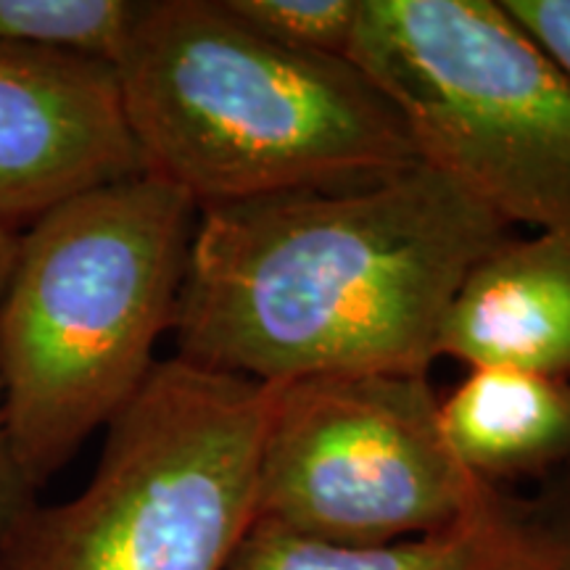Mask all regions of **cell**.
I'll list each match as a JSON object with an SVG mask.
<instances>
[{
  "instance_id": "1",
  "label": "cell",
  "mask_w": 570,
  "mask_h": 570,
  "mask_svg": "<svg viewBox=\"0 0 570 570\" xmlns=\"http://www.w3.org/2000/svg\"><path fill=\"white\" fill-rule=\"evenodd\" d=\"M508 238L504 219L428 161L206 206L177 296L175 356L267 386L428 375L462 281Z\"/></svg>"
},
{
  "instance_id": "2",
  "label": "cell",
  "mask_w": 570,
  "mask_h": 570,
  "mask_svg": "<svg viewBox=\"0 0 570 570\" xmlns=\"http://www.w3.org/2000/svg\"><path fill=\"white\" fill-rule=\"evenodd\" d=\"M114 69L142 173L196 209L344 188L423 161L356 63L277 46L225 0H142Z\"/></svg>"
},
{
  "instance_id": "3",
  "label": "cell",
  "mask_w": 570,
  "mask_h": 570,
  "mask_svg": "<svg viewBox=\"0 0 570 570\" xmlns=\"http://www.w3.org/2000/svg\"><path fill=\"white\" fill-rule=\"evenodd\" d=\"M196 217L188 196L142 173L19 233L0 294V383L13 452L38 491L151 375Z\"/></svg>"
},
{
  "instance_id": "4",
  "label": "cell",
  "mask_w": 570,
  "mask_h": 570,
  "mask_svg": "<svg viewBox=\"0 0 570 570\" xmlns=\"http://www.w3.org/2000/svg\"><path fill=\"white\" fill-rule=\"evenodd\" d=\"M275 386L156 362L106 425L96 473L35 504L0 541V570H227L254 525Z\"/></svg>"
},
{
  "instance_id": "5",
  "label": "cell",
  "mask_w": 570,
  "mask_h": 570,
  "mask_svg": "<svg viewBox=\"0 0 570 570\" xmlns=\"http://www.w3.org/2000/svg\"><path fill=\"white\" fill-rule=\"evenodd\" d=\"M348 61L420 159L510 227L570 246V75L502 0H362Z\"/></svg>"
},
{
  "instance_id": "6",
  "label": "cell",
  "mask_w": 570,
  "mask_h": 570,
  "mask_svg": "<svg viewBox=\"0 0 570 570\" xmlns=\"http://www.w3.org/2000/svg\"><path fill=\"white\" fill-rule=\"evenodd\" d=\"M497 494L449 449L428 375L277 383L254 525L331 544L444 531Z\"/></svg>"
},
{
  "instance_id": "7",
  "label": "cell",
  "mask_w": 570,
  "mask_h": 570,
  "mask_svg": "<svg viewBox=\"0 0 570 570\" xmlns=\"http://www.w3.org/2000/svg\"><path fill=\"white\" fill-rule=\"evenodd\" d=\"M135 175L142 161L111 63L0 42V225L21 233Z\"/></svg>"
},
{
  "instance_id": "8",
  "label": "cell",
  "mask_w": 570,
  "mask_h": 570,
  "mask_svg": "<svg viewBox=\"0 0 570 570\" xmlns=\"http://www.w3.org/2000/svg\"><path fill=\"white\" fill-rule=\"evenodd\" d=\"M439 354L570 381V246L533 233L483 256L449 304Z\"/></svg>"
},
{
  "instance_id": "9",
  "label": "cell",
  "mask_w": 570,
  "mask_h": 570,
  "mask_svg": "<svg viewBox=\"0 0 570 570\" xmlns=\"http://www.w3.org/2000/svg\"><path fill=\"white\" fill-rule=\"evenodd\" d=\"M547 525L497 494L444 531L331 544L252 525L227 570H544Z\"/></svg>"
},
{
  "instance_id": "10",
  "label": "cell",
  "mask_w": 570,
  "mask_h": 570,
  "mask_svg": "<svg viewBox=\"0 0 570 570\" xmlns=\"http://www.w3.org/2000/svg\"><path fill=\"white\" fill-rule=\"evenodd\" d=\"M439 423L452 454L475 479H523L570 460V381L523 370H470Z\"/></svg>"
},
{
  "instance_id": "11",
  "label": "cell",
  "mask_w": 570,
  "mask_h": 570,
  "mask_svg": "<svg viewBox=\"0 0 570 570\" xmlns=\"http://www.w3.org/2000/svg\"><path fill=\"white\" fill-rule=\"evenodd\" d=\"M135 0H0V42L117 63Z\"/></svg>"
},
{
  "instance_id": "12",
  "label": "cell",
  "mask_w": 570,
  "mask_h": 570,
  "mask_svg": "<svg viewBox=\"0 0 570 570\" xmlns=\"http://www.w3.org/2000/svg\"><path fill=\"white\" fill-rule=\"evenodd\" d=\"M240 21L277 46L348 59L362 0H225Z\"/></svg>"
},
{
  "instance_id": "13",
  "label": "cell",
  "mask_w": 570,
  "mask_h": 570,
  "mask_svg": "<svg viewBox=\"0 0 570 570\" xmlns=\"http://www.w3.org/2000/svg\"><path fill=\"white\" fill-rule=\"evenodd\" d=\"M38 502V489L27 479L17 460V452H13L9 417H6L3 383H0V541L9 537L13 525Z\"/></svg>"
},
{
  "instance_id": "14",
  "label": "cell",
  "mask_w": 570,
  "mask_h": 570,
  "mask_svg": "<svg viewBox=\"0 0 570 570\" xmlns=\"http://www.w3.org/2000/svg\"><path fill=\"white\" fill-rule=\"evenodd\" d=\"M570 75V0H502Z\"/></svg>"
},
{
  "instance_id": "15",
  "label": "cell",
  "mask_w": 570,
  "mask_h": 570,
  "mask_svg": "<svg viewBox=\"0 0 570 570\" xmlns=\"http://www.w3.org/2000/svg\"><path fill=\"white\" fill-rule=\"evenodd\" d=\"M544 570H570V518L560 525H547Z\"/></svg>"
},
{
  "instance_id": "16",
  "label": "cell",
  "mask_w": 570,
  "mask_h": 570,
  "mask_svg": "<svg viewBox=\"0 0 570 570\" xmlns=\"http://www.w3.org/2000/svg\"><path fill=\"white\" fill-rule=\"evenodd\" d=\"M17 244H19V233H13L9 227L0 225V294H3L6 281H9L11 275L13 256H17Z\"/></svg>"
}]
</instances>
